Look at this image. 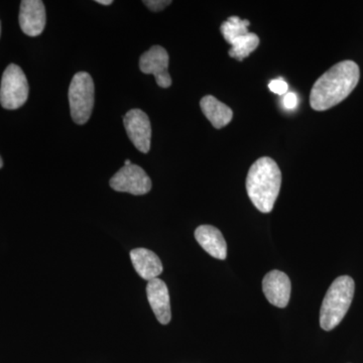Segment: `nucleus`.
<instances>
[{
    "mask_svg": "<svg viewBox=\"0 0 363 363\" xmlns=\"http://www.w3.org/2000/svg\"><path fill=\"white\" fill-rule=\"evenodd\" d=\"M95 101L93 79L87 72H78L69 87V104L74 123L85 124L90 119Z\"/></svg>",
    "mask_w": 363,
    "mask_h": 363,
    "instance_id": "20e7f679",
    "label": "nucleus"
},
{
    "mask_svg": "<svg viewBox=\"0 0 363 363\" xmlns=\"http://www.w3.org/2000/svg\"><path fill=\"white\" fill-rule=\"evenodd\" d=\"M200 106L208 121L217 130H220L233 121V109L212 95L203 97L200 101Z\"/></svg>",
    "mask_w": 363,
    "mask_h": 363,
    "instance_id": "4468645a",
    "label": "nucleus"
},
{
    "mask_svg": "<svg viewBox=\"0 0 363 363\" xmlns=\"http://www.w3.org/2000/svg\"><path fill=\"white\" fill-rule=\"evenodd\" d=\"M269 90L278 95H285L288 93L289 86L283 79L272 80L269 84Z\"/></svg>",
    "mask_w": 363,
    "mask_h": 363,
    "instance_id": "f3484780",
    "label": "nucleus"
},
{
    "mask_svg": "<svg viewBox=\"0 0 363 363\" xmlns=\"http://www.w3.org/2000/svg\"><path fill=\"white\" fill-rule=\"evenodd\" d=\"M298 104V96L296 95V93L288 92L285 94V96H284V107L288 109V111H294V109L297 108Z\"/></svg>",
    "mask_w": 363,
    "mask_h": 363,
    "instance_id": "6ab92c4d",
    "label": "nucleus"
},
{
    "mask_svg": "<svg viewBox=\"0 0 363 363\" xmlns=\"http://www.w3.org/2000/svg\"><path fill=\"white\" fill-rule=\"evenodd\" d=\"M195 238L203 250L217 259L227 257L226 241L221 231L212 225H201L195 230Z\"/></svg>",
    "mask_w": 363,
    "mask_h": 363,
    "instance_id": "ddd939ff",
    "label": "nucleus"
},
{
    "mask_svg": "<svg viewBox=\"0 0 363 363\" xmlns=\"http://www.w3.org/2000/svg\"><path fill=\"white\" fill-rule=\"evenodd\" d=\"M45 9L42 0H23L21 4L20 26L30 37H38L45 26Z\"/></svg>",
    "mask_w": 363,
    "mask_h": 363,
    "instance_id": "9d476101",
    "label": "nucleus"
},
{
    "mask_svg": "<svg viewBox=\"0 0 363 363\" xmlns=\"http://www.w3.org/2000/svg\"><path fill=\"white\" fill-rule=\"evenodd\" d=\"M28 80L21 67L11 64L4 72L0 86V104L9 111L18 109L28 97Z\"/></svg>",
    "mask_w": 363,
    "mask_h": 363,
    "instance_id": "39448f33",
    "label": "nucleus"
},
{
    "mask_svg": "<svg viewBox=\"0 0 363 363\" xmlns=\"http://www.w3.org/2000/svg\"><path fill=\"white\" fill-rule=\"evenodd\" d=\"M123 124L136 150L143 154H147L152 142V125L147 114L140 109H131L124 116Z\"/></svg>",
    "mask_w": 363,
    "mask_h": 363,
    "instance_id": "0eeeda50",
    "label": "nucleus"
},
{
    "mask_svg": "<svg viewBox=\"0 0 363 363\" xmlns=\"http://www.w3.org/2000/svg\"><path fill=\"white\" fill-rule=\"evenodd\" d=\"M109 185L116 192L140 196L147 194L152 190V183L145 169L131 164L119 169L111 179Z\"/></svg>",
    "mask_w": 363,
    "mask_h": 363,
    "instance_id": "423d86ee",
    "label": "nucleus"
},
{
    "mask_svg": "<svg viewBox=\"0 0 363 363\" xmlns=\"http://www.w3.org/2000/svg\"><path fill=\"white\" fill-rule=\"evenodd\" d=\"M262 291L272 305L285 308L290 301L292 285L285 272L274 269L267 274L262 279Z\"/></svg>",
    "mask_w": 363,
    "mask_h": 363,
    "instance_id": "1a4fd4ad",
    "label": "nucleus"
},
{
    "mask_svg": "<svg viewBox=\"0 0 363 363\" xmlns=\"http://www.w3.org/2000/svg\"><path fill=\"white\" fill-rule=\"evenodd\" d=\"M0 33H1V25H0Z\"/></svg>",
    "mask_w": 363,
    "mask_h": 363,
    "instance_id": "5701e85b",
    "label": "nucleus"
},
{
    "mask_svg": "<svg viewBox=\"0 0 363 363\" xmlns=\"http://www.w3.org/2000/svg\"><path fill=\"white\" fill-rule=\"evenodd\" d=\"M131 161L130 160H126L125 162H124V166H130Z\"/></svg>",
    "mask_w": 363,
    "mask_h": 363,
    "instance_id": "412c9836",
    "label": "nucleus"
},
{
    "mask_svg": "<svg viewBox=\"0 0 363 363\" xmlns=\"http://www.w3.org/2000/svg\"><path fill=\"white\" fill-rule=\"evenodd\" d=\"M169 57L161 45H152L140 59V69L143 74H152L161 88H169L172 78L169 73Z\"/></svg>",
    "mask_w": 363,
    "mask_h": 363,
    "instance_id": "6e6552de",
    "label": "nucleus"
},
{
    "mask_svg": "<svg viewBox=\"0 0 363 363\" xmlns=\"http://www.w3.org/2000/svg\"><path fill=\"white\" fill-rule=\"evenodd\" d=\"M250 26V23L247 20H241L238 16H231L222 23L220 30L224 40L231 45L238 38L250 33L248 32Z\"/></svg>",
    "mask_w": 363,
    "mask_h": 363,
    "instance_id": "dca6fc26",
    "label": "nucleus"
},
{
    "mask_svg": "<svg viewBox=\"0 0 363 363\" xmlns=\"http://www.w3.org/2000/svg\"><path fill=\"white\" fill-rule=\"evenodd\" d=\"M2 166H4V162H2L1 157H0V169L2 168Z\"/></svg>",
    "mask_w": 363,
    "mask_h": 363,
    "instance_id": "4be33fe9",
    "label": "nucleus"
},
{
    "mask_svg": "<svg viewBox=\"0 0 363 363\" xmlns=\"http://www.w3.org/2000/svg\"><path fill=\"white\" fill-rule=\"evenodd\" d=\"M171 4L172 1H169V0H145L143 1V4L152 11H161Z\"/></svg>",
    "mask_w": 363,
    "mask_h": 363,
    "instance_id": "a211bd4d",
    "label": "nucleus"
},
{
    "mask_svg": "<svg viewBox=\"0 0 363 363\" xmlns=\"http://www.w3.org/2000/svg\"><path fill=\"white\" fill-rule=\"evenodd\" d=\"M259 38L257 37V35L248 33L234 40L231 44V49L228 52L229 56L238 60V61H243L259 47Z\"/></svg>",
    "mask_w": 363,
    "mask_h": 363,
    "instance_id": "2eb2a0df",
    "label": "nucleus"
},
{
    "mask_svg": "<svg viewBox=\"0 0 363 363\" xmlns=\"http://www.w3.org/2000/svg\"><path fill=\"white\" fill-rule=\"evenodd\" d=\"M281 185L278 164L269 157L253 162L248 171L247 191L250 201L262 213H269L274 206Z\"/></svg>",
    "mask_w": 363,
    "mask_h": 363,
    "instance_id": "f03ea898",
    "label": "nucleus"
},
{
    "mask_svg": "<svg viewBox=\"0 0 363 363\" xmlns=\"http://www.w3.org/2000/svg\"><path fill=\"white\" fill-rule=\"evenodd\" d=\"M147 296L157 321L162 325L169 324L171 322L172 313L166 283L159 278L152 279L147 285Z\"/></svg>",
    "mask_w": 363,
    "mask_h": 363,
    "instance_id": "9b49d317",
    "label": "nucleus"
},
{
    "mask_svg": "<svg viewBox=\"0 0 363 363\" xmlns=\"http://www.w3.org/2000/svg\"><path fill=\"white\" fill-rule=\"evenodd\" d=\"M97 4H102V6H111V4H113L112 0H97Z\"/></svg>",
    "mask_w": 363,
    "mask_h": 363,
    "instance_id": "aec40b11",
    "label": "nucleus"
},
{
    "mask_svg": "<svg viewBox=\"0 0 363 363\" xmlns=\"http://www.w3.org/2000/svg\"><path fill=\"white\" fill-rule=\"evenodd\" d=\"M359 67L353 61H342L325 72L310 94V105L314 111H325L341 104L359 82Z\"/></svg>",
    "mask_w": 363,
    "mask_h": 363,
    "instance_id": "f257e3e1",
    "label": "nucleus"
},
{
    "mask_svg": "<svg viewBox=\"0 0 363 363\" xmlns=\"http://www.w3.org/2000/svg\"><path fill=\"white\" fill-rule=\"evenodd\" d=\"M354 291V281L350 277H339L332 283L320 310V326L323 330H333L341 323L350 310Z\"/></svg>",
    "mask_w": 363,
    "mask_h": 363,
    "instance_id": "7ed1b4c3",
    "label": "nucleus"
},
{
    "mask_svg": "<svg viewBox=\"0 0 363 363\" xmlns=\"http://www.w3.org/2000/svg\"><path fill=\"white\" fill-rule=\"evenodd\" d=\"M130 259L138 276L145 281L157 279L164 271L160 257L147 248H135L131 250Z\"/></svg>",
    "mask_w": 363,
    "mask_h": 363,
    "instance_id": "f8f14e48",
    "label": "nucleus"
}]
</instances>
